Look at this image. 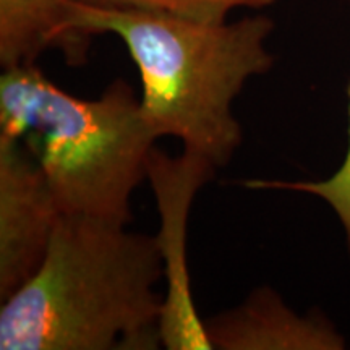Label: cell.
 I'll return each instance as SVG.
<instances>
[{"instance_id":"cell-1","label":"cell","mask_w":350,"mask_h":350,"mask_svg":"<svg viewBox=\"0 0 350 350\" xmlns=\"http://www.w3.org/2000/svg\"><path fill=\"white\" fill-rule=\"evenodd\" d=\"M154 237L62 214L36 273L0 308V350H154Z\"/></svg>"},{"instance_id":"cell-2","label":"cell","mask_w":350,"mask_h":350,"mask_svg":"<svg viewBox=\"0 0 350 350\" xmlns=\"http://www.w3.org/2000/svg\"><path fill=\"white\" fill-rule=\"evenodd\" d=\"M73 25L88 36L122 39L142 78V112L157 138H178L183 150L217 169L230 163L243 138L235 99L274 64L266 46L274 29L268 16L200 23L75 0Z\"/></svg>"},{"instance_id":"cell-3","label":"cell","mask_w":350,"mask_h":350,"mask_svg":"<svg viewBox=\"0 0 350 350\" xmlns=\"http://www.w3.org/2000/svg\"><path fill=\"white\" fill-rule=\"evenodd\" d=\"M0 135L33 152L62 214L130 224L131 193L146 180L157 137L125 80L112 81L99 98L83 99L36 65L5 68Z\"/></svg>"},{"instance_id":"cell-4","label":"cell","mask_w":350,"mask_h":350,"mask_svg":"<svg viewBox=\"0 0 350 350\" xmlns=\"http://www.w3.org/2000/svg\"><path fill=\"white\" fill-rule=\"evenodd\" d=\"M217 167L204 156L183 150L170 156L157 150L148 159L146 180L154 193L159 230L154 235L165 288L159 336L169 350H213L204 319L196 312L187 261L188 217L198 191L211 182Z\"/></svg>"},{"instance_id":"cell-5","label":"cell","mask_w":350,"mask_h":350,"mask_svg":"<svg viewBox=\"0 0 350 350\" xmlns=\"http://www.w3.org/2000/svg\"><path fill=\"white\" fill-rule=\"evenodd\" d=\"M62 211L33 152L0 135V300L42 265Z\"/></svg>"},{"instance_id":"cell-6","label":"cell","mask_w":350,"mask_h":350,"mask_svg":"<svg viewBox=\"0 0 350 350\" xmlns=\"http://www.w3.org/2000/svg\"><path fill=\"white\" fill-rule=\"evenodd\" d=\"M214 350H342L345 338L318 310L300 314L271 287L204 319Z\"/></svg>"},{"instance_id":"cell-7","label":"cell","mask_w":350,"mask_h":350,"mask_svg":"<svg viewBox=\"0 0 350 350\" xmlns=\"http://www.w3.org/2000/svg\"><path fill=\"white\" fill-rule=\"evenodd\" d=\"M75 0H0V65H34L44 51L60 49L70 65L86 59L90 36L73 25Z\"/></svg>"},{"instance_id":"cell-8","label":"cell","mask_w":350,"mask_h":350,"mask_svg":"<svg viewBox=\"0 0 350 350\" xmlns=\"http://www.w3.org/2000/svg\"><path fill=\"white\" fill-rule=\"evenodd\" d=\"M350 5V0H347ZM349 142L342 164L331 177L323 180H265V178H250L242 183L252 190H288L299 193L318 196L325 200L338 216L345 235V245L350 256V83H349Z\"/></svg>"},{"instance_id":"cell-9","label":"cell","mask_w":350,"mask_h":350,"mask_svg":"<svg viewBox=\"0 0 350 350\" xmlns=\"http://www.w3.org/2000/svg\"><path fill=\"white\" fill-rule=\"evenodd\" d=\"M100 7L131 8L164 13L177 18L200 23H224L232 12L239 8H260L273 5L275 0H81Z\"/></svg>"}]
</instances>
